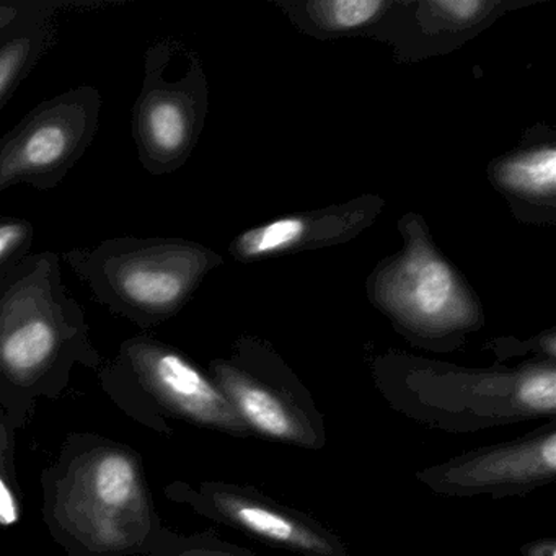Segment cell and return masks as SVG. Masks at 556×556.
<instances>
[{
  "label": "cell",
  "mask_w": 556,
  "mask_h": 556,
  "mask_svg": "<svg viewBox=\"0 0 556 556\" xmlns=\"http://www.w3.org/2000/svg\"><path fill=\"white\" fill-rule=\"evenodd\" d=\"M92 356L86 314L64 285L58 253H31L0 278V374L9 382L31 387Z\"/></svg>",
  "instance_id": "1"
},
{
  "label": "cell",
  "mask_w": 556,
  "mask_h": 556,
  "mask_svg": "<svg viewBox=\"0 0 556 556\" xmlns=\"http://www.w3.org/2000/svg\"><path fill=\"white\" fill-rule=\"evenodd\" d=\"M64 260L100 305L141 328L174 317L213 265L203 247L168 237H112Z\"/></svg>",
  "instance_id": "2"
},
{
  "label": "cell",
  "mask_w": 556,
  "mask_h": 556,
  "mask_svg": "<svg viewBox=\"0 0 556 556\" xmlns=\"http://www.w3.org/2000/svg\"><path fill=\"white\" fill-rule=\"evenodd\" d=\"M379 389L400 415L451 434L555 419L556 415V369L552 363L519 372H412L382 379Z\"/></svg>",
  "instance_id": "3"
},
{
  "label": "cell",
  "mask_w": 556,
  "mask_h": 556,
  "mask_svg": "<svg viewBox=\"0 0 556 556\" xmlns=\"http://www.w3.org/2000/svg\"><path fill=\"white\" fill-rule=\"evenodd\" d=\"M56 517L96 553H125L144 542L151 504L138 458L122 448L77 458L58 484Z\"/></svg>",
  "instance_id": "4"
},
{
  "label": "cell",
  "mask_w": 556,
  "mask_h": 556,
  "mask_svg": "<svg viewBox=\"0 0 556 556\" xmlns=\"http://www.w3.org/2000/svg\"><path fill=\"white\" fill-rule=\"evenodd\" d=\"M102 109V93L92 86L74 87L38 103L0 136V194L14 187H60L92 148Z\"/></svg>",
  "instance_id": "5"
},
{
  "label": "cell",
  "mask_w": 556,
  "mask_h": 556,
  "mask_svg": "<svg viewBox=\"0 0 556 556\" xmlns=\"http://www.w3.org/2000/svg\"><path fill=\"white\" fill-rule=\"evenodd\" d=\"M175 43L162 40L148 48L141 89L132 105L131 135L139 164L154 177L181 167L200 125L201 77L193 61H188L184 76H172Z\"/></svg>",
  "instance_id": "6"
},
{
  "label": "cell",
  "mask_w": 556,
  "mask_h": 556,
  "mask_svg": "<svg viewBox=\"0 0 556 556\" xmlns=\"http://www.w3.org/2000/svg\"><path fill=\"white\" fill-rule=\"evenodd\" d=\"M211 370L252 438L305 451L327 445L324 415L291 374L250 361H216Z\"/></svg>",
  "instance_id": "7"
},
{
  "label": "cell",
  "mask_w": 556,
  "mask_h": 556,
  "mask_svg": "<svg viewBox=\"0 0 556 556\" xmlns=\"http://www.w3.org/2000/svg\"><path fill=\"white\" fill-rule=\"evenodd\" d=\"M432 493L448 497L522 496L556 478V422L501 444L455 455L415 475Z\"/></svg>",
  "instance_id": "8"
},
{
  "label": "cell",
  "mask_w": 556,
  "mask_h": 556,
  "mask_svg": "<svg viewBox=\"0 0 556 556\" xmlns=\"http://www.w3.org/2000/svg\"><path fill=\"white\" fill-rule=\"evenodd\" d=\"M187 500L204 516L292 555L351 556L337 532L258 488L213 481L187 490Z\"/></svg>",
  "instance_id": "9"
},
{
  "label": "cell",
  "mask_w": 556,
  "mask_h": 556,
  "mask_svg": "<svg viewBox=\"0 0 556 556\" xmlns=\"http://www.w3.org/2000/svg\"><path fill=\"white\" fill-rule=\"evenodd\" d=\"M118 366L181 418L233 438H252L216 382L168 344L131 338L119 351Z\"/></svg>",
  "instance_id": "10"
},
{
  "label": "cell",
  "mask_w": 556,
  "mask_h": 556,
  "mask_svg": "<svg viewBox=\"0 0 556 556\" xmlns=\"http://www.w3.org/2000/svg\"><path fill=\"white\" fill-rule=\"evenodd\" d=\"M383 298L403 324L441 334L467 327L471 311L452 269L429 252L409 253L389 273Z\"/></svg>",
  "instance_id": "11"
},
{
  "label": "cell",
  "mask_w": 556,
  "mask_h": 556,
  "mask_svg": "<svg viewBox=\"0 0 556 556\" xmlns=\"http://www.w3.org/2000/svg\"><path fill=\"white\" fill-rule=\"evenodd\" d=\"M106 5L105 0H47L40 11L0 35V110L56 43L58 12Z\"/></svg>",
  "instance_id": "12"
},
{
  "label": "cell",
  "mask_w": 556,
  "mask_h": 556,
  "mask_svg": "<svg viewBox=\"0 0 556 556\" xmlns=\"http://www.w3.org/2000/svg\"><path fill=\"white\" fill-rule=\"evenodd\" d=\"M500 178L506 187L520 193H553L556 184L555 149H539L506 162L501 167Z\"/></svg>",
  "instance_id": "13"
},
{
  "label": "cell",
  "mask_w": 556,
  "mask_h": 556,
  "mask_svg": "<svg viewBox=\"0 0 556 556\" xmlns=\"http://www.w3.org/2000/svg\"><path fill=\"white\" fill-rule=\"evenodd\" d=\"M305 224L301 219H279L268 226L247 232L237 242V250L245 258L271 255L291 249L304 237Z\"/></svg>",
  "instance_id": "14"
},
{
  "label": "cell",
  "mask_w": 556,
  "mask_h": 556,
  "mask_svg": "<svg viewBox=\"0 0 556 556\" xmlns=\"http://www.w3.org/2000/svg\"><path fill=\"white\" fill-rule=\"evenodd\" d=\"M35 226L24 217L0 216V278L31 255Z\"/></svg>",
  "instance_id": "15"
},
{
  "label": "cell",
  "mask_w": 556,
  "mask_h": 556,
  "mask_svg": "<svg viewBox=\"0 0 556 556\" xmlns=\"http://www.w3.org/2000/svg\"><path fill=\"white\" fill-rule=\"evenodd\" d=\"M320 11L321 21L338 30H348V28H357L372 21L383 2L379 0H334V2H324L315 4Z\"/></svg>",
  "instance_id": "16"
},
{
  "label": "cell",
  "mask_w": 556,
  "mask_h": 556,
  "mask_svg": "<svg viewBox=\"0 0 556 556\" xmlns=\"http://www.w3.org/2000/svg\"><path fill=\"white\" fill-rule=\"evenodd\" d=\"M167 556H256V553L217 539H198Z\"/></svg>",
  "instance_id": "17"
},
{
  "label": "cell",
  "mask_w": 556,
  "mask_h": 556,
  "mask_svg": "<svg viewBox=\"0 0 556 556\" xmlns=\"http://www.w3.org/2000/svg\"><path fill=\"white\" fill-rule=\"evenodd\" d=\"M47 0H0V35L11 30L34 12L40 11Z\"/></svg>",
  "instance_id": "18"
},
{
  "label": "cell",
  "mask_w": 556,
  "mask_h": 556,
  "mask_svg": "<svg viewBox=\"0 0 556 556\" xmlns=\"http://www.w3.org/2000/svg\"><path fill=\"white\" fill-rule=\"evenodd\" d=\"M432 8L438 9L442 17L454 22H470L481 14L486 4L477 0H444L434 2Z\"/></svg>",
  "instance_id": "19"
},
{
  "label": "cell",
  "mask_w": 556,
  "mask_h": 556,
  "mask_svg": "<svg viewBox=\"0 0 556 556\" xmlns=\"http://www.w3.org/2000/svg\"><path fill=\"white\" fill-rule=\"evenodd\" d=\"M18 522L17 500L12 494L11 488L0 477V526L11 527Z\"/></svg>",
  "instance_id": "20"
},
{
  "label": "cell",
  "mask_w": 556,
  "mask_h": 556,
  "mask_svg": "<svg viewBox=\"0 0 556 556\" xmlns=\"http://www.w3.org/2000/svg\"><path fill=\"white\" fill-rule=\"evenodd\" d=\"M522 556H556V539H540L535 542L526 543L520 548Z\"/></svg>",
  "instance_id": "21"
}]
</instances>
